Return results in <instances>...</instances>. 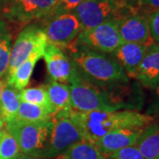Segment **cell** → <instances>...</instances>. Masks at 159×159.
Here are the masks:
<instances>
[{"mask_svg":"<svg viewBox=\"0 0 159 159\" xmlns=\"http://www.w3.org/2000/svg\"><path fill=\"white\" fill-rule=\"evenodd\" d=\"M136 80L144 88L154 89L159 84V44L148 46L146 54L138 70Z\"/></svg>","mask_w":159,"mask_h":159,"instance_id":"cell-15","label":"cell"},{"mask_svg":"<svg viewBox=\"0 0 159 159\" xmlns=\"http://www.w3.org/2000/svg\"><path fill=\"white\" fill-rule=\"evenodd\" d=\"M51 125V120L48 122L14 120L5 124V126L17 141L21 153L38 157L46 147Z\"/></svg>","mask_w":159,"mask_h":159,"instance_id":"cell-5","label":"cell"},{"mask_svg":"<svg viewBox=\"0 0 159 159\" xmlns=\"http://www.w3.org/2000/svg\"><path fill=\"white\" fill-rule=\"evenodd\" d=\"M107 159H111V158H108V157H107Z\"/></svg>","mask_w":159,"mask_h":159,"instance_id":"cell-33","label":"cell"},{"mask_svg":"<svg viewBox=\"0 0 159 159\" xmlns=\"http://www.w3.org/2000/svg\"><path fill=\"white\" fill-rule=\"evenodd\" d=\"M139 3L150 11L159 10V0H139Z\"/></svg>","mask_w":159,"mask_h":159,"instance_id":"cell-29","label":"cell"},{"mask_svg":"<svg viewBox=\"0 0 159 159\" xmlns=\"http://www.w3.org/2000/svg\"><path fill=\"white\" fill-rule=\"evenodd\" d=\"M119 5L116 0H84L73 11L79 20L81 30L95 28L115 18Z\"/></svg>","mask_w":159,"mask_h":159,"instance_id":"cell-10","label":"cell"},{"mask_svg":"<svg viewBox=\"0 0 159 159\" xmlns=\"http://www.w3.org/2000/svg\"><path fill=\"white\" fill-rule=\"evenodd\" d=\"M52 114L42 106L20 101L16 120L26 122H48L51 121Z\"/></svg>","mask_w":159,"mask_h":159,"instance_id":"cell-21","label":"cell"},{"mask_svg":"<svg viewBox=\"0 0 159 159\" xmlns=\"http://www.w3.org/2000/svg\"><path fill=\"white\" fill-rule=\"evenodd\" d=\"M152 98L151 102L147 110V115L153 117L154 115H159V84L154 89H152Z\"/></svg>","mask_w":159,"mask_h":159,"instance_id":"cell-27","label":"cell"},{"mask_svg":"<svg viewBox=\"0 0 159 159\" xmlns=\"http://www.w3.org/2000/svg\"><path fill=\"white\" fill-rule=\"evenodd\" d=\"M5 130V122H4V120L0 118V138L2 136V134H3V132Z\"/></svg>","mask_w":159,"mask_h":159,"instance_id":"cell-31","label":"cell"},{"mask_svg":"<svg viewBox=\"0 0 159 159\" xmlns=\"http://www.w3.org/2000/svg\"><path fill=\"white\" fill-rule=\"evenodd\" d=\"M108 158L111 159H144L136 146H130L122 148L117 152L110 155Z\"/></svg>","mask_w":159,"mask_h":159,"instance_id":"cell-25","label":"cell"},{"mask_svg":"<svg viewBox=\"0 0 159 159\" xmlns=\"http://www.w3.org/2000/svg\"><path fill=\"white\" fill-rule=\"evenodd\" d=\"M47 43L48 41L43 27H40L35 23H30L25 26L19 33L11 47L6 76L10 75L34 52L44 50Z\"/></svg>","mask_w":159,"mask_h":159,"instance_id":"cell-9","label":"cell"},{"mask_svg":"<svg viewBox=\"0 0 159 159\" xmlns=\"http://www.w3.org/2000/svg\"><path fill=\"white\" fill-rule=\"evenodd\" d=\"M11 50V35L5 23L0 20V79L7 72Z\"/></svg>","mask_w":159,"mask_h":159,"instance_id":"cell-23","label":"cell"},{"mask_svg":"<svg viewBox=\"0 0 159 159\" xmlns=\"http://www.w3.org/2000/svg\"><path fill=\"white\" fill-rule=\"evenodd\" d=\"M84 0H58V11L73 12L74 9Z\"/></svg>","mask_w":159,"mask_h":159,"instance_id":"cell-28","label":"cell"},{"mask_svg":"<svg viewBox=\"0 0 159 159\" xmlns=\"http://www.w3.org/2000/svg\"><path fill=\"white\" fill-rule=\"evenodd\" d=\"M71 61L86 78L98 84H124L129 78L118 61L106 53L76 47L70 51Z\"/></svg>","mask_w":159,"mask_h":159,"instance_id":"cell-3","label":"cell"},{"mask_svg":"<svg viewBox=\"0 0 159 159\" xmlns=\"http://www.w3.org/2000/svg\"><path fill=\"white\" fill-rule=\"evenodd\" d=\"M0 159H1V158H0Z\"/></svg>","mask_w":159,"mask_h":159,"instance_id":"cell-34","label":"cell"},{"mask_svg":"<svg viewBox=\"0 0 159 159\" xmlns=\"http://www.w3.org/2000/svg\"><path fill=\"white\" fill-rule=\"evenodd\" d=\"M19 94L20 101L42 106L47 109L52 115L54 114V111L49 100L45 86L24 89L20 91Z\"/></svg>","mask_w":159,"mask_h":159,"instance_id":"cell-22","label":"cell"},{"mask_svg":"<svg viewBox=\"0 0 159 159\" xmlns=\"http://www.w3.org/2000/svg\"><path fill=\"white\" fill-rule=\"evenodd\" d=\"M43 57L44 58L47 72L52 80L69 84L74 65L62 49L51 43H47Z\"/></svg>","mask_w":159,"mask_h":159,"instance_id":"cell-12","label":"cell"},{"mask_svg":"<svg viewBox=\"0 0 159 159\" xmlns=\"http://www.w3.org/2000/svg\"><path fill=\"white\" fill-rule=\"evenodd\" d=\"M58 0H4L2 11L8 20L25 27L57 12Z\"/></svg>","mask_w":159,"mask_h":159,"instance_id":"cell-6","label":"cell"},{"mask_svg":"<svg viewBox=\"0 0 159 159\" xmlns=\"http://www.w3.org/2000/svg\"><path fill=\"white\" fill-rule=\"evenodd\" d=\"M55 159H107L93 142L82 140L74 143Z\"/></svg>","mask_w":159,"mask_h":159,"instance_id":"cell-20","label":"cell"},{"mask_svg":"<svg viewBox=\"0 0 159 159\" xmlns=\"http://www.w3.org/2000/svg\"><path fill=\"white\" fill-rule=\"evenodd\" d=\"M45 87L54 114L59 112L68 113L73 111L69 84H64L51 80Z\"/></svg>","mask_w":159,"mask_h":159,"instance_id":"cell-17","label":"cell"},{"mask_svg":"<svg viewBox=\"0 0 159 159\" xmlns=\"http://www.w3.org/2000/svg\"><path fill=\"white\" fill-rule=\"evenodd\" d=\"M20 91L12 87L6 86L0 97V118L5 124L11 123L17 119L18 111L20 104Z\"/></svg>","mask_w":159,"mask_h":159,"instance_id":"cell-19","label":"cell"},{"mask_svg":"<svg viewBox=\"0 0 159 159\" xmlns=\"http://www.w3.org/2000/svg\"><path fill=\"white\" fill-rule=\"evenodd\" d=\"M20 153L17 141L6 130L5 126V130L0 138V158L14 159Z\"/></svg>","mask_w":159,"mask_h":159,"instance_id":"cell-24","label":"cell"},{"mask_svg":"<svg viewBox=\"0 0 159 159\" xmlns=\"http://www.w3.org/2000/svg\"><path fill=\"white\" fill-rule=\"evenodd\" d=\"M44 50H39L34 52L26 61L20 65L10 75H8L6 77V85L12 87L18 91L26 89V87L29 85L36 63L43 56Z\"/></svg>","mask_w":159,"mask_h":159,"instance_id":"cell-16","label":"cell"},{"mask_svg":"<svg viewBox=\"0 0 159 159\" xmlns=\"http://www.w3.org/2000/svg\"><path fill=\"white\" fill-rule=\"evenodd\" d=\"M123 43L119 34V21L113 19L95 28L81 30L74 46L111 54Z\"/></svg>","mask_w":159,"mask_h":159,"instance_id":"cell-7","label":"cell"},{"mask_svg":"<svg viewBox=\"0 0 159 159\" xmlns=\"http://www.w3.org/2000/svg\"><path fill=\"white\" fill-rule=\"evenodd\" d=\"M119 31L124 43L150 45L154 42L148 28V15L134 13L119 19Z\"/></svg>","mask_w":159,"mask_h":159,"instance_id":"cell-11","label":"cell"},{"mask_svg":"<svg viewBox=\"0 0 159 159\" xmlns=\"http://www.w3.org/2000/svg\"><path fill=\"white\" fill-rule=\"evenodd\" d=\"M48 19L45 27H43L48 43L63 51H71L81 31L79 20L69 11H58Z\"/></svg>","mask_w":159,"mask_h":159,"instance_id":"cell-8","label":"cell"},{"mask_svg":"<svg viewBox=\"0 0 159 159\" xmlns=\"http://www.w3.org/2000/svg\"><path fill=\"white\" fill-rule=\"evenodd\" d=\"M135 146L144 159H159L158 122H153L143 128Z\"/></svg>","mask_w":159,"mask_h":159,"instance_id":"cell-18","label":"cell"},{"mask_svg":"<svg viewBox=\"0 0 159 159\" xmlns=\"http://www.w3.org/2000/svg\"><path fill=\"white\" fill-rule=\"evenodd\" d=\"M148 46L134 43H123L114 51L112 57L125 71L127 77L136 79L138 70L146 54Z\"/></svg>","mask_w":159,"mask_h":159,"instance_id":"cell-14","label":"cell"},{"mask_svg":"<svg viewBox=\"0 0 159 159\" xmlns=\"http://www.w3.org/2000/svg\"><path fill=\"white\" fill-rule=\"evenodd\" d=\"M144 128V127H143ZM143 128H119L111 131L94 144L100 152L108 157L110 155L122 148L136 144Z\"/></svg>","mask_w":159,"mask_h":159,"instance_id":"cell-13","label":"cell"},{"mask_svg":"<svg viewBox=\"0 0 159 159\" xmlns=\"http://www.w3.org/2000/svg\"><path fill=\"white\" fill-rule=\"evenodd\" d=\"M148 23L151 38L159 44V10L150 11L148 14Z\"/></svg>","mask_w":159,"mask_h":159,"instance_id":"cell-26","label":"cell"},{"mask_svg":"<svg viewBox=\"0 0 159 159\" xmlns=\"http://www.w3.org/2000/svg\"><path fill=\"white\" fill-rule=\"evenodd\" d=\"M6 81H4V80H2L0 79V97H1V94H2V92L4 90V89L6 88Z\"/></svg>","mask_w":159,"mask_h":159,"instance_id":"cell-32","label":"cell"},{"mask_svg":"<svg viewBox=\"0 0 159 159\" xmlns=\"http://www.w3.org/2000/svg\"><path fill=\"white\" fill-rule=\"evenodd\" d=\"M69 117L79 127L83 139L93 143L115 129L143 128L154 122V117L134 110L94 111L89 112L72 111Z\"/></svg>","mask_w":159,"mask_h":159,"instance_id":"cell-1","label":"cell"},{"mask_svg":"<svg viewBox=\"0 0 159 159\" xmlns=\"http://www.w3.org/2000/svg\"><path fill=\"white\" fill-rule=\"evenodd\" d=\"M14 159H47V158H42V157H34V156H30V155H27V154H20L16 158Z\"/></svg>","mask_w":159,"mask_h":159,"instance_id":"cell-30","label":"cell"},{"mask_svg":"<svg viewBox=\"0 0 159 159\" xmlns=\"http://www.w3.org/2000/svg\"><path fill=\"white\" fill-rule=\"evenodd\" d=\"M70 112H59L52 115L49 139L45 148L38 157L55 159L74 143L84 140L79 127L70 119Z\"/></svg>","mask_w":159,"mask_h":159,"instance_id":"cell-4","label":"cell"},{"mask_svg":"<svg viewBox=\"0 0 159 159\" xmlns=\"http://www.w3.org/2000/svg\"><path fill=\"white\" fill-rule=\"evenodd\" d=\"M74 65V64H73ZM115 85L98 84L86 78L74 66L69 81L73 111L89 112L94 111H118L129 107L122 101Z\"/></svg>","mask_w":159,"mask_h":159,"instance_id":"cell-2","label":"cell"}]
</instances>
